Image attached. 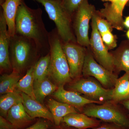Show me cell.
<instances>
[{
	"label": "cell",
	"mask_w": 129,
	"mask_h": 129,
	"mask_svg": "<svg viewBox=\"0 0 129 129\" xmlns=\"http://www.w3.org/2000/svg\"><path fill=\"white\" fill-rule=\"evenodd\" d=\"M41 8L33 9L28 7L24 0L21 1L16 19V34L35 42L42 56L50 52L49 34L45 26Z\"/></svg>",
	"instance_id": "obj_1"
},
{
	"label": "cell",
	"mask_w": 129,
	"mask_h": 129,
	"mask_svg": "<svg viewBox=\"0 0 129 129\" xmlns=\"http://www.w3.org/2000/svg\"><path fill=\"white\" fill-rule=\"evenodd\" d=\"M9 55L13 70L21 74L34 66L41 54L34 41L16 34L10 37Z\"/></svg>",
	"instance_id": "obj_2"
},
{
	"label": "cell",
	"mask_w": 129,
	"mask_h": 129,
	"mask_svg": "<svg viewBox=\"0 0 129 129\" xmlns=\"http://www.w3.org/2000/svg\"><path fill=\"white\" fill-rule=\"evenodd\" d=\"M50 62L48 77L58 87L71 82L69 65L62 48V42L56 29L49 32Z\"/></svg>",
	"instance_id": "obj_3"
},
{
	"label": "cell",
	"mask_w": 129,
	"mask_h": 129,
	"mask_svg": "<svg viewBox=\"0 0 129 129\" xmlns=\"http://www.w3.org/2000/svg\"><path fill=\"white\" fill-rule=\"evenodd\" d=\"M44 7L50 19L55 24L58 34L63 43L77 42L72 24V17L65 10L62 0H32Z\"/></svg>",
	"instance_id": "obj_4"
},
{
	"label": "cell",
	"mask_w": 129,
	"mask_h": 129,
	"mask_svg": "<svg viewBox=\"0 0 129 129\" xmlns=\"http://www.w3.org/2000/svg\"><path fill=\"white\" fill-rule=\"evenodd\" d=\"M110 101L100 105H89L84 107L83 113L89 117L99 119L129 129V117Z\"/></svg>",
	"instance_id": "obj_5"
},
{
	"label": "cell",
	"mask_w": 129,
	"mask_h": 129,
	"mask_svg": "<svg viewBox=\"0 0 129 129\" xmlns=\"http://www.w3.org/2000/svg\"><path fill=\"white\" fill-rule=\"evenodd\" d=\"M94 6L88 0H83L72 17V24L77 43L84 47L90 46L89 24L95 12Z\"/></svg>",
	"instance_id": "obj_6"
},
{
	"label": "cell",
	"mask_w": 129,
	"mask_h": 129,
	"mask_svg": "<svg viewBox=\"0 0 129 129\" xmlns=\"http://www.w3.org/2000/svg\"><path fill=\"white\" fill-rule=\"evenodd\" d=\"M75 80L69 86L72 91L83 94L86 98L101 103L112 101L113 89H106L98 81L87 77Z\"/></svg>",
	"instance_id": "obj_7"
},
{
	"label": "cell",
	"mask_w": 129,
	"mask_h": 129,
	"mask_svg": "<svg viewBox=\"0 0 129 129\" xmlns=\"http://www.w3.org/2000/svg\"><path fill=\"white\" fill-rule=\"evenodd\" d=\"M82 75L86 77L92 76L106 89H113L118 76L97 62L92 53L86 51Z\"/></svg>",
	"instance_id": "obj_8"
},
{
	"label": "cell",
	"mask_w": 129,
	"mask_h": 129,
	"mask_svg": "<svg viewBox=\"0 0 129 129\" xmlns=\"http://www.w3.org/2000/svg\"><path fill=\"white\" fill-rule=\"evenodd\" d=\"M94 14L91 19L92 32L90 39L91 50L93 56L97 62L106 69L114 73L115 70L113 55L109 52L108 49L103 41L97 27Z\"/></svg>",
	"instance_id": "obj_9"
},
{
	"label": "cell",
	"mask_w": 129,
	"mask_h": 129,
	"mask_svg": "<svg viewBox=\"0 0 129 129\" xmlns=\"http://www.w3.org/2000/svg\"><path fill=\"white\" fill-rule=\"evenodd\" d=\"M62 48L69 65L70 73L72 80L80 78L82 72L86 50L77 42H69L63 43Z\"/></svg>",
	"instance_id": "obj_10"
},
{
	"label": "cell",
	"mask_w": 129,
	"mask_h": 129,
	"mask_svg": "<svg viewBox=\"0 0 129 129\" xmlns=\"http://www.w3.org/2000/svg\"><path fill=\"white\" fill-rule=\"evenodd\" d=\"M129 0H114L105 3L104 7L98 12L111 24L113 28L122 30L124 28L123 12Z\"/></svg>",
	"instance_id": "obj_11"
},
{
	"label": "cell",
	"mask_w": 129,
	"mask_h": 129,
	"mask_svg": "<svg viewBox=\"0 0 129 129\" xmlns=\"http://www.w3.org/2000/svg\"><path fill=\"white\" fill-rule=\"evenodd\" d=\"M10 37L2 9L0 12V68L1 72H12L9 55Z\"/></svg>",
	"instance_id": "obj_12"
},
{
	"label": "cell",
	"mask_w": 129,
	"mask_h": 129,
	"mask_svg": "<svg viewBox=\"0 0 129 129\" xmlns=\"http://www.w3.org/2000/svg\"><path fill=\"white\" fill-rule=\"evenodd\" d=\"M53 95L60 101L73 106L75 108H81L90 104H101L99 102L82 96L79 93L75 91H67L64 89V86H58L56 90L53 92Z\"/></svg>",
	"instance_id": "obj_13"
},
{
	"label": "cell",
	"mask_w": 129,
	"mask_h": 129,
	"mask_svg": "<svg viewBox=\"0 0 129 129\" xmlns=\"http://www.w3.org/2000/svg\"><path fill=\"white\" fill-rule=\"evenodd\" d=\"M63 122L69 127L78 129L92 128L101 123L100 120L89 117L84 113H73L69 114L63 118Z\"/></svg>",
	"instance_id": "obj_14"
},
{
	"label": "cell",
	"mask_w": 129,
	"mask_h": 129,
	"mask_svg": "<svg viewBox=\"0 0 129 129\" xmlns=\"http://www.w3.org/2000/svg\"><path fill=\"white\" fill-rule=\"evenodd\" d=\"M24 107L31 117L42 118L54 122L53 116L50 111L36 100H34L28 95L22 92Z\"/></svg>",
	"instance_id": "obj_15"
},
{
	"label": "cell",
	"mask_w": 129,
	"mask_h": 129,
	"mask_svg": "<svg viewBox=\"0 0 129 129\" xmlns=\"http://www.w3.org/2000/svg\"><path fill=\"white\" fill-rule=\"evenodd\" d=\"M22 0H5L1 6L7 24L9 37L16 34L15 19L19 6Z\"/></svg>",
	"instance_id": "obj_16"
},
{
	"label": "cell",
	"mask_w": 129,
	"mask_h": 129,
	"mask_svg": "<svg viewBox=\"0 0 129 129\" xmlns=\"http://www.w3.org/2000/svg\"><path fill=\"white\" fill-rule=\"evenodd\" d=\"M6 119L16 129L23 127L34 119L25 111L22 103L12 107L8 113Z\"/></svg>",
	"instance_id": "obj_17"
},
{
	"label": "cell",
	"mask_w": 129,
	"mask_h": 129,
	"mask_svg": "<svg viewBox=\"0 0 129 129\" xmlns=\"http://www.w3.org/2000/svg\"><path fill=\"white\" fill-rule=\"evenodd\" d=\"M47 106L53 116L54 123L57 126L60 125L65 116L71 113L77 112L73 106L52 99H48Z\"/></svg>",
	"instance_id": "obj_18"
},
{
	"label": "cell",
	"mask_w": 129,
	"mask_h": 129,
	"mask_svg": "<svg viewBox=\"0 0 129 129\" xmlns=\"http://www.w3.org/2000/svg\"><path fill=\"white\" fill-rule=\"evenodd\" d=\"M115 71H124L129 74V43H123L112 53Z\"/></svg>",
	"instance_id": "obj_19"
},
{
	"label": "cell",
	"mask_w": 129,
	"mask_h": 129,
	"mask_svg": "<svg viewBox=\"0 0 129 129\" xmlns=\"http://www.w3.org/2000/svg\"><path fill=\"white\" fill-rule=\"evenodd\" d=\"M58 87L50 81L48 77L39 81H34V93L36 101L41 104L43 103L45 98L53 94Z\"/></svg>",
	"instance_id": "obj_20"
},
{
	"label": "cell",
	"mask_w": 129,
	"mask_h": 129,
	"mask_svg": "<svg viewBox=\"0 0 129 129\" xmlns=\"http://www.w3.org/2000/svg\"><path fill=\"white\" fill-rule=\"evenodd\" d=\"M22 102V92L17 90L2 95L0 98L1 116L6 118L10 109L16 104Z\"/></svg>",
	"instance_id": "obj_21"
},
{
	"label": "cell",
	"mask_w": 129,
	"mask_h": 129,
	"mask_svg": "<svg viewBox=\"0 0 129 129\" xmlns=\"http://www.w3.org/2000/svg\"><path fill=\"white\" fill-rule=\"evenodd\" d=\"M129 81L128 73L118 79L113 89L112 101L113 102H121L129 97Z\"/></svg>",
	"instance_id": "obj_22"
},
{
	"label": "cell",
	"mask_w": 129,
	"mask_h": 129,
	"mask_svg": "<svg viewBox=\"0 0 129 129\" xmlns=\"http://www.w3.org/2000/svg\"><path fill=\"white\" fill-rule=\"evenodd\" d=\"M20 79L21 74L14 70L10 74L2 75L0 78L1 95L16 90V85Z\"/></svg>",
	"instance_id": "obj_23"
},
{
	"label": "cell",
	"mask_w": 129,
	"mask_h": 129,
	"mask_svg": "<svg viewBox=\"0 0 129 129\" xmlns=\"http://www.w3.org/2000/svg\"><path fill=\"white\" fill-rule=\"evenodd\" d=\"M34 66L28 70L25 76L18 81L16 85V90L25 93L34 100H36L34 89Z\"/></svg>",
	"instance_id": "obj_24"
},
{
	"label": "cell",
	"mask_w": 129,
	"mask_h": 129,
	"mask_svg": "<svg viewBox=\"0 0 129 129\" xmlns=\"http://www.w3.org/2000/svg\"><path fill=\"white\" fill-rule=\"evenodd\" d=\"M50 53L42 56L34 66V81H39L48 77Z\"/></svg>",
	"instance_id": "obj_25"
},
{
	"label": "cell",
	"mask_w": 129,
	"mask_h": 129,
	"mask_svg": "<svg viewBox=\"0 0 129 129\" xmlns=\"http://www.w3.org/2000/svg\"><path fill=\"white\" fill-rule=\"evenodd\" d=\"M94 15L96 21L97 27L100 34L101 35L108 31H112V27L108 21L99 15L98 12L96 11Z\"/></svg>",
	"instance_id": "obj_26"
},
{
	"label": "cell",
	"mask_w": 129,
	"mask_h": 129,
	"mask_svg": "<svg viewBox=\"0 0 129 129\" xmlns=\"http://www.w3.org/2000/svg\"><path fill=\"white\" fill-rule=\"evenodd\" d=\"M82 1L83 0H62L61 3L64 9L72 17Z\"/></svg>",
	"instance_id": "obj_27"
},
{
	"label": "cell",
	"mask_w": 129,
	"mask_h": 129,
	"mask_svg": "<svg viewBox=\"0 0 129 129\" xmlns=\"http://www.w3.org/2000/svg\"><path fill=\"white\" fill-rule=\"evenodd\" d=\"M101 35L103 43L108 50L112 49L117 46L116 37L111 31H108Z\"/></svg>",
	"instance_id": "obj_28"
},
{
	"label": "cell",
	"mask_w": 129,
	"mask_h": 129,
	"mask_svg": "<svg viewBox=\"0 0 129 129\" xmlns=\"http://www.w3.org/2000/svg\"><path fill=\"white\" fill-rule=\"evenodd\" d=\"M49 127L50 124L48 122L42 119H40L34 124L25 129H47Z\"/></svg>",
	"instance_id": "obj_29"
},
{
	"label": "cell",
	"mask_w": 129,
	"mask_h": 129,
	"mask_svg": "<svg viewBox=\"0 0 129 129\" xmlns=\"http://www.w3.org/2000/svg\"><path fill=\"white\" fill-rule=\"evenodd\" d=\"M88 129H125L121 126L112 123L105 122L98 127Z\"/></svg>",
	"instance_id": "obj_30"
},
{
	"label": "cell",
	"mask_w": 129,
	"mask_h": 129,
	"mask_svg": "<svg viewBox=\"0 0 129 129\" xmlns=\"http://www.w3.org/2000/svg\"><path fill=\"white\" fill-rule=\"evenodd\" d=\"M0 129H16L14 125L11 123L6 118L2 116H0Z\"/></svg>",
	"instance_id": "obj_31"
},
{
	"label": "cell",
	"mask_w": 129,
	"mask_h": 129,
	"mask_svg": "<svg viewBox=\"0 0 129 129\" xmlns=\"http://www.w3.org/2000/svg\"><path fill=\"white\" fill-rule=\"evenodd\" d=\"M122 104L124 107L127 109L129 113L128 116L129 117V97L127 99L124 100L123 101L121 102Z\"/></svg>",
	"instance_id": "obj_32"
},
{
	"label": "cell",
	"mask_w": 129,
	"mask_h": 129,
	"mask_svg": "<svg viewBox=\"0 0 129 129\" xmlns=\"http://www.w3.org/2000/svg\"><path fill=\"white\" fill-rule=\"evenodd\" d=\"M123 24L124 27L129 29V16L125 18V19L124 21Z\"/></svg>",
	"instance_id": "obj_33"
},
{
	"label": "cell",
	"mask_w": 129,
	"mask_h": 129,
	"mask_svg": "<svg viewBox=\"0 0 129 129\" xmlns=\"http://www.w3.org/2000/svg\"><path fill=\"white\" fill-rule=\"evenodd\" d=\"M126 36H127V38H128V40L129 41V29L128 31H127V33H126Z\"/></svg>",
	"instance_id": "obj_34"
},
{
	"label": "cell",
	"mask_w": 129,
	"mask_h": 129,
	"mask_svg": "<svg viewBox=\"0 0 129 129\" xmlns=\"http://www.w3.org/2000/svg\"><path fill=\"white\" fill-rule=\"evenodd\" d=\"M102 1L104 2H112L114 0H102Z\"/></svg>",
	"instance_id": "obj_35"
},
{
	"label": "cell",
	"mask_w": 129,
	"mask_h": 129,
	"mask_svg": "<svg viewBox=\"0 0 129 129\" xmlns=\"http://www.w3.org/2000/svg\"><path fill=\"white\" fill-rule=\"evenodd\" d=\"M5 0H0V5H2L4 2Z\"/></svg>",
	"instance_id": "obj_36"
},
{
	"label": "cell",
	"mask_w": 129,
	"mask_h": 129,
	"mask_svg": "<svg viewBox=\"0 0 129 129\" xmlns=\"http://www.w3.org/2000/svg\"><path fill=\"white\" fill-rule=\"evenodd\" d=\"M128 88H129V84H128Z\"/></svg>",
	"instance_id": "obj_37"
}]
</instances>
